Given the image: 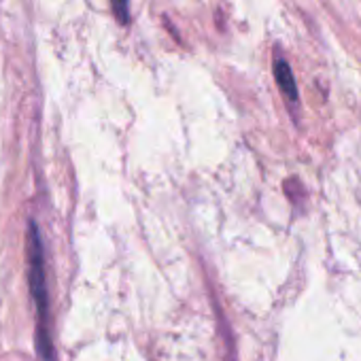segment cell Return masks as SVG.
Here are the masks:
<instances>
[{"mask_svg": "<svg viewBox=\"0 0 361 361\" xmlns=\"http://www.w3.org/2000/svg\"><path fill=\"white\" fill-rule=\"evenodd\" d=\"M28 264H30V287L39 306L41 319H47V289H45V266H43V247L39 228L30 224L28 228Z\"/></svg>", "mask_w": 361, "mask_h": 361, "instance_id": "1", "label": "cell"}, {"mask_svg": "<svg viewBox=\"0 0 361 361\" xmlns=\"http://www.w3.org/2000/svg\"><path fill=\"white\" fill-rule=\"evenodd\" d=\"M274 79L281 87V92L285 94V98L293 104H298V87H295V79L291 73V66L285 58H276L274 60Z\"/></svg>", "mask_w": 361, "mask_h": 361, "instance_id": "2", "label": "cell"}, {"mask_svg": "<svg viewBox=\"0 0 361 361\" xmlns=\"http://www.w3.org/2000/svg\"><path fill=\"white\" fill-rule=\"evenodd\" d=\"M113 9H115L117 22L126 26V24L130 22V9H128V0H113Z\"/></svg>", "mask_w": 361, "mask_h": 361, "instance_id": "3", "label": "cell"}]
</instances>
